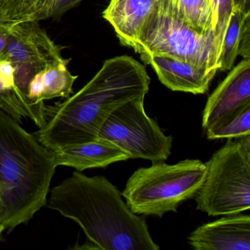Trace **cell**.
<instances>
[{
	"label": "cell",
	"instance_id": "obj_18",
	"mask_svg": "<svg viewBox=\"0 0 250 250\" xmlns=\"http://www.w3.org/2000/svg\"><path fill=\"white\" fill-rule=\"evenodd\" d=\"M206 131L209 140L239 139L250 135V103L225 117Z\"/></svg>",
	"mask_w": 250,
	"mask_h": 250
},
{
	"label": "cell",
	"instance_id": "obj_2",
	"mask_svg": "<svg viewBox=\"0 0 250 250\" xmlns=\"http://www.w3.org/2000/svg\"><path fill=\"white\" fill-rule=\"evenodd\" d=\"M107 178L76 171L52 188L48 206L75 221L87 236L86 249L158 250L144 218L134 213Z\"/></svg>",
	"mask_w": 250,
	"mask_h": 250
},
{
	"label": "cell",
	"instance_id": "obj_11",
	"mask_svg": "<svg viewBox=\"0 0 250 250\" xmlns=\"http://www.w3.org/2000/svg\"><path fill=\"white\" fill-rule=\"evenodd\" d=\"M141 59L151 65L161 83L172 91L204 94L218 71L169 57L147 55Z\"/></svg>",
	"mask_w": 250,
	"mask_h": 250
},
{
	"label": "cell",
	"instance_id": "obj_9",
	"mask_svg": "<svg viewBox=\"0 0 250 250\" xmlns=\"http://www.w3.org/2000/svg\"><path fill=\"white\" fill-rule=\"evenodd\" d=\"M250 103V59H244L229 71L211 93L203 113L205 131L225 117Z\"/></svg>",
	"mask_w": 250,
	"mask_h": 250
},
{
	"label": "cell",
	"instance_id": "obj_22",
	"mask_svg": "<svg viewBox=\"0 0 250 250\" xmlns=\"http://www.w3.org/2000/svg\"><path fill=\"white\" fill-rule=\"evenodd\" d=\"M10 26L0 23V56L3 53L8 43V37H9Z\"/></svg>",
	"mask_w": 250,
	"mask_h": 250
},
{
	"label": "cell",
	"instance_id": "obj_10",
	"mask_svg": "<svg viewBox=\"0 0 250 250\" xmlns=\"http://www.w3.org/2000/svg\"><path fill=\"white\" fill-rule=\"evenodd\" d=\"M188 241L197 250H250V216L227 215L205 224L190 234Z\"/></svg>",
	"mask_w": 250,
	"mask_h": 250
},
{
	"label": "cell",
	"instance_id": "obj_14",
	"mask_svg": "<svg viewBox=\"0 0 250 250\" xmlns=\"http://www.w3.org/2000/svg\"><path fill=\"white\" fill-rule=\"evenodd\" d=\"M59 0H0V23L7 26L50 18Z\"/></svg>",
	"mask_w": 250,
	"mask_h": 250
},
{
	"label": "cell",
	"instance_id": "obj_12",
	"mask_svg": "<svg viewBox=\"0 0 250 250\" xmlns=\"http://www.w3.org/2000/svg\"><path fill=\"white\" fill-rule=\"evenodd\" d=\"M51 150L57 167H71L77 171L106 167L112 164L128 159L127 155L119 147L99 138Z\"/></svg>",
	"mask_w": 250,
	"mask_h": 250
},
{
	"label": "cell",
	"instance_id": "obj_19",
	"mask_svg": "<svg viewBox=\"0 0 250 250\" xmlns=\"http://www.w3.org/2000/svg\"><path fill=\"white\" fill-rule=\"evenodd\" d=\"M213 12L215 46L218 60L220 55L224 36L234 10L233 0H208Z\"/></svg>",
	"mask_w": 250,
	"mask_h": 250
},
{
	"label": "cell",
	"instance_id": "obj_7",
	"mask_svg": "<svg viewBox=\"0 0 250 250\" xmlns=\"http://www.w3.org/2000/svg\"><path fill=\"white\" fill-rule=\"evenodd\" d=\"M144 101L145 97L136 98L115 109L102 124L97 138L119 147L128 159L164 162L170 156L172 138L147 116Z\"/></svg>",
	"mask_w": 250,
	"mask_h": 250
},
{
	"label": "cell",
	"instance_id": "obj_6",
	"mask_svg": "<svg viewBox=\"0 0 250 250\" xmlns=\"http://www.w3.org/2000/svg\"><path fill=\"white\" fill-rule=\"evenodd\" d=\"M134 51L140 57H169L218 70L213 32L201 34L174 11L171 0H156L140 30Z\"/></svg>",
	"mask_w": 250,
	"mask_h": 250
},
{
	"label": "cell",
	"instance_id": "obj_8",
	"mask_svg": "<svg viewBox=\"0 0 250 250\" xmlns=\"http://www.w3.org/2000/svg\"><path fill=\"white\" fill-rule=\"evenodd\" d=\"M38 22L25 21L11 26L8 43L0 56V60L9 61L14 67V89L28 115L38 112L27 96L33 77L49 65L70 61L61 55L63 46L56 44Z\"/></svg>",
	"mask_w": 250,
	"mask_h": 250
},
{
	"label": "cell",
	"instance_id": "obj_5",
	"mask_svg": "<svg viewBox=\"0 0 250 250\" xmlns=\"http://www.w3.org/2000/svg\"><path fill=\"white\" fill-rule=\"evenodd\" d=\"M239 139H228L206 162V178L194 197L197 208L208 216L250 208V135Z\"/></svg>",
	"mask_w": 250,
	"mask_h": 250
},
{
	"label": "cell",
	"instance_id": "obj_20",
	"mask_svg": "<svg viewBox=\"0 0 250 250\" xmlns=\"http://www.w3.org/2000/svg\"><path fill=\"white\" fill-rule=\"evenodd\" d=\"M238 55H241L244 59H250V15L246 19L240 42Z\"/></svg>",
	"mask_w": 250,
	"mask_h": 250
},
{
	"label": "cell",
	"instance_id": "obj_24",
	"mask_svg": "<svg viewBox=\"0 0 250 250\" xmlns=\"http://www.w3.org/2000/svg\"><path fill=\"white\" fill-rule=\"evenodd\" d=\"M5 230V225L2 224V222L0 221V236L2 235V232Z\"/></svg>",
	"mask_w": 250,
	"mask_h": 250
},
{
	"label": "cell",
	"instance_id": "obj_3",
	"mask_svg": "<svg viewBox=\"0 0 250 250\" xmlns=\"http://www.w3.org/2000/svg\"><path fill=\"white\" fill-rule=\"evenodd\" d=\"M56 167L52 150L0 110V221L8 232L47 203Z\"/></svg>",
	"mask_w": 250,
	"mask_h": 250
},
{
	"label": "cell",
	"instance_id": "obj_13",
	"mask_svg": "<svg viewBox=\"0 0 250 250\" xmlns=\"http://www.w3.org/2000/svg\"><path fill=\"white\" fill-rule=\"evenodd\" d=\"M156 0H110L102 13L121 43L134 49L140 30Z\"/></svg>",
	"mask_w": 250,
	"mask_h": 250
},
{
	"label": "cell",
	"instance_id": "obj_21",
	"mask_svg": "<svg viewBox=\"0 0 250 250\" xmlns=\"http://www.w3.org/2000/svg\"><path fill=\"white\" fill-rule=\"evenodd\" d=\"M81 1L82 0H59L52 10L50 18H59Z\"/></svg>",
	"mask_w": 250,
	"mask_h": 250
},
{
	"label": "cell",
	"instance_id": "obj_4",
	"mask_svg": "<svg viewBox=\"0 0 250 250\" xmlns=\"http://www.w3.org/2000/svg\"><path fill=\"white\" fill-rule=\"evenodd\" d=\"M206 172L207 165L199 159H186L175 165L153 162L131 175L122 196L136 214L162 217L194 197Z\"/></svg>",
	"mask_w": 250,
	"mask_h": 250
},
{
	"label": "cell",
	"instance_id": "obj_25",
	"mask_svg": "<svg viewBox=\"0 0 250 250\" xmlns=\"http://www.w3.org/2000/svg\"><path fill=\"white\" fill-rule=\"evenodd\" d=\"M2 207H3V203H2V197L1 190H0V212L2 210Z\"/></svg>",
	"mask_w": 250,
	"mask_h": 250
},
{
	"label": "cell",
	"instance_id": "obj_23",
	"mask_svg": "<svg viewBox=\"0 0 250 250\" xmlns=\"http://www.w3.org/2000/svg\"><path fill=\"white\" fill-rule=\"evenodd\" d=\"M234 8L244 14L250 13V0H233Z\"/></svg>",
	"mask_w": 250,
	"mask_h": 250
},
{
	"label": "cell",
	"instance_id": "obj_16",
	"mask_svg": "<svg viewBox=\"0 0 250 250\" xmlns=\"http://www.w3.org/2000/svg\"><path fill=\"white\" fill-rule=\"evenodd\" d=\"M70 61L49 65L42 70V101L55 98L70 97L73 93V85L77 76L73 75L68 69Z\"/></svg>",
	"mask_w": 250,
	"mask_h": 250
},
{
	"label": "cell",
	"instance_id": "obj_17",
	"mask_svg": "<svg viewBox=\"0 0 250 250\" xmlns=\"http://www.w3.org/2000/svg\"><path fill=\"white\" fill-rule=\"evenodd\" d=\"M249 15H250V13L244 14L240 10L234 8L224 36L220 55L218 60V70L228 71L233 68L234 62L238 55L246 19Z\"/></svg>",
	"mask_w": 250,
	"mask_h": 250
},
{
	"label": "cell",
	"instance_id": "obj_1",
	"mask_svg": "<svg viewBox=\"0 0 250 250\" xmlns=\"http://www.w3.org/2000/svg\"><path fill=\"white\" fill-rule=\"evenodd\" d=\"M150 84L144 65L134 58L106 60L80 91L45 106L46 124L33 134L49 150L96 140L106 118L126 102L146 97Z\"/></svg>",
	"mask_w": 250,
	"mask_h": 250
},
{
	"label": "cell",
	"instance_id": "obj_15",
	"mask_svg": "<svg viewBox=\"0 0 250 250\" xmlns=\"http://www.w3.org/2000/svg\"><path fill=\"white\" fill-rule=\"evenodd\" d=\"M176 15L195 31H213V12L208 0H171Z\"/></svg>",
	"mask_w": 250,
	"mask_h": 250
}]
</instances>
